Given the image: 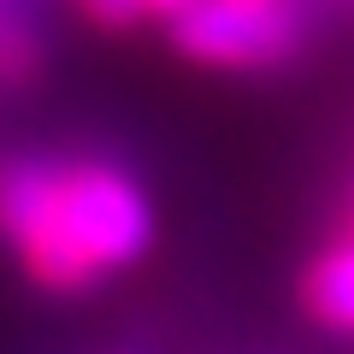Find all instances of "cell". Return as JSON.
I'll return each instance as SVG.
<instances>
[{"label": "cell", "mask_w": 354, "mask_h": 354, "mask_svg": "<svg viewBox=\"0 0 354 354\" xmlns=\"http://www.w3.org/2000/svg\"><path fill=\"white\" fill-rule=\"evenodd\" d=\"M165 24H171L177 53H189L195 65H218V71L283 65L307 36L295 0H189Z\"/></svg>", "instance_id": "7a4b0ae2"}, {"label": "cell", "mask_w": 354, "mask_h": 354, "mask_svg": "<svg viewBox=\"0 0 354 354\" xmlns=\"http://www.w3.org/2000/svg\"><path fill=\"white\" fill-rule=\"evenodd\" d=\"M30 65H36V36H30L18 18L0 12V77L12 83V77H30Z\"/></svg>", "instance_id": "277c9868"}, {"label": "cell", "mask_w": 354, "mask_h": 354, "mask_svg": "<svg viewBox=\"0 0 354 354\" xmlns=\"http://www.w3.org/2000/svg\"><path fill=\"white\" fill-rule=\"evenodd\" d=\"M342 6H354V0H342Z\"/></svg>", "instance_id": "52a82bcc"}, {"label": "cell", "mask_w": 354, "mask_h": 354, "mask_svg": "<svg viewBox=\"0 0 354 354\" xmlns=\"http://www.w3.org/2000/svg\"><path fill=\"white\" fill-rule=\"evenodd\" d=\"M0 236L41 290H88L153 248V207L106 160H0Z\"/></svg>", "instance_id": "6da1fadb"}, {"label": "cell", "mask_w": 354, "mask_h": 354, "mask_svg": "<svg viewBox=\"0 0 354 354\" xmlns=\"http://www.w3.org/2000/svg\"><path fill=\"white\" fill-rule=\"evenodd\" d=\"M83 12L95 18V24H106V30H124V24H136L142 12H153V0H83Z\"/></svg>", "instance_id": "5b68a950"}, {"label": "cell", "mask_w": 354, "mask_h": 354, "mask_svg": "<svg viewBox=\"0 0 354 354\" xmlns=\"http://www.w3.org/2000/svg\"><path fill=\"white\" fill-rule=\"evenodd\" d=\"M301 295H307V313L325 330H348L354 337V236L330 242V248L319 254L313 272H307V283H301Z\"/></svg>", "instance_id": "3957f363"}, {"label": "cell", "mask_w": 354, "mask_h": 354, "mask_svg": "<svg viewBox=\"0 0 354 354\" xmlns=\"http://www.w3.org/2000/svg\"><path fill=\"white\" fill-rule=\"evenodd\" d=\"M177 6H189V0H153V12H165V18H171Z\"/></svg>", "instance_id": "8992f818"}]
</instances>
